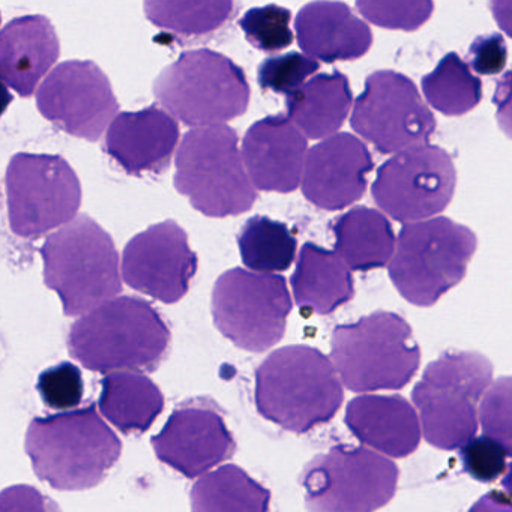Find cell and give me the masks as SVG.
I'll return each instance as SVG.
<instances>
[{"instance_id": "cell-1", "label": "cell", "mask_w": 512, "mask_h": 512, "mask_svg": "<svg viewBox=\"0 0 512 512\" xmlns=\"http://www.w3.org/2000/svg\"><path fill=\"white\" fill-rule=\"evenodd\" d=\"M169 326L149 302L115 298L80 317L70 331L71 355L98 373L157 370L169 352Z\"/></svg>"}, {"instance_id": "cell-2", "label": "cell", "mask_w": 512, "mask_h": 512, "mask_svg": "<svg viewBox=\"0 0 512 512\" xmlns=\"http://www.w3.org/2000/svg\"><path fill=\"white\" fill-rule=\"evenodd\" d=\"M26 452L38 478L56 490L80 491L106 479L122 445L92 404L34 419L26 433Z\"/></svg>"}, {"instance_id": "cell-3", "label": "cell", "mask_w": 512, "mask_h": 512, "mask_svg": "<svg viewBox=\"0 0 512 512\" xmlns=\"http://www.w3.org/2000/svg\"><path fill=\"white\" fill-rule=\"evenodd\" d=\"M343 386L332 362L310 346L275 350L256 370L257 412L293 433H307L334 418Z\"/></svg>"}, {"instance_id": "cell-4", "label": "cell", "mask_w": 512, "mask_h": 512, "mask_svg": "<svg viewBox=\"0 0 512 512\" xmlns=\"http://www.w3.org/2000/svg\"><path fill=\"white\" fill-rule=\"evenodd\" d=\"M44 280L67 316H85L121 293V263L112 236L92 218L77 217L41 248Z\"/></svg>"}, {"instance_id": "cell-5", "label": "cell", "mask_w": 512, "mask_h": 512, "mask_svg": "<svg viewBox=\"0 0 512 512\" xmlns=\"http://www.w3.org/2000/svg\"><path fill=\"white\" fill-rule=\"evenodd\" d=\"M331 358L341 382L350 391L401 389L418 371L421 349L403 317L376 311L334 329Z\"/></svg>"}, {"instance_id": "cell-6", "label": "cell", "mask_w": 512, "mask_h": 512, "mask_svg": "<svg viewBox=\"0 0 512 512\" xmlns=\"http://www.w3.org/2000/svg\"><path fill=\"white\" fill-rule=\"evenodd\" d=\"M478 241L448 218L418 221L401 229L389 275L395 289L418 307H431L466 277Z\"/></svg>"}, {"instance_id": "cell-7", "label": "cell", "mask_w": 512, "mask_h": 512, "mask_svg": "<svg viewBox=\"0 0 512 512\" xmlns=\"http://www.w3.org/2000/svg\"><path fill=\"white\" fill-rule=\"evenodd\" d=\"M238 134L227 125L194 128L176 155L175 187L206 217L244 214L257 199L239 152Z\"/></svg>"}, {"instance_id": "cell-8", "label": "cell", "mask_w": 512, "mask_h": 512, "mask_svg": "<svg viewBox=\"0 0 512 512\" xmlns=\"http://www.w3.org/2000/svg\"><path fill=\"white\" fill-rule=\"evenodd\" d=\"M491 379L493 365L476 352L443 353L425 368L412 398L430 445L452 451L473 439L478 430L476 404Z\"/></svg>"}, {"instance_id": "cell-9", "label": "cell", "mask_w": 512, "mask_h": 512, "mask_svg": "<svg viewBox=\"0 0 512 512\" xmlns=\"http://www.w3.org/2000/svg\"><path fill=\"white\" fill-rule=\"evenodd\" d=\"M154 94L173 119L203 128L244 115L251 89L235 62L211 50H194L163 70Z\"/></svg>"}, {"instance_id": "cell-10", "label": "cell", "mask_w": 512, "mask_h": 512, "mask_svg": "<svg viewBox=\"0 0 512 512\" xmlns=\"http://www.w3.org/2000/svg\"><path fill=\"white\" fill-rule=\"evenodd\" d=\"M397 464L370 449L338 445L305 464L308 512H374L394 499Z\"/></svg>"}, {"instance_id": "cell-11", "label": "cell", "mask_w": 512, "mask_h": 512, "mask_svg": "<svg viewBox=\"0 0 512 512\" xmlns=\"http://www.w3.org/2000/svg\"><path fill=\"white\" fill-rule=\"evenodd\" d=\"M290 311L292 299L280 275L230 269L218 278L212 292L218 331L248 352H266L280 343Z\"/></svg>"}, {"instance_id": "cell-12", "label": "cell", "mask_w": 512, "mask_h": 512, "mask_svg": "<svg viewBox=\"0 0 512 512\" xmlns=\"http://www.w3.org/2000/svg\"><path fill=\"white\" fill-rule=\"evenodd\" d=\"M7 197L11 230L34 239L76 218L82 185L58 155L17 154L7 170Z\"/></svg>"}, {"instance_id": "cell-13", "label": "cell", "mask_w": 512, "mask_h": 512, "mask_svg": "<svg viewBox=\"0 0 512 512\" xmlns=\"http://www.w3.org/2000/svg\"><path fill=\"white\" fill-rule=\"evenodd\" d=\"M350 124L380 154L425 145L436 130V119L415 83L395 71H376L365 80Z\"/></svg>"}, {"instance_id": "cell-14", "label": "cell", "mask_w": 512, "mask_h": 512, "mask_svg": "<svg viewBox=\"0 0 512 512\" xmlns=\"http://www.w3.org/2000/svg\"><path fill=\"white\" fill-rule=\"evenodd\" d=\"M457 184L445 149L422 145L386 161L371 187L374 202L392 220L418 223L445 211Z\"/></svg>"}, {"instance_id": "cell-15", "label": "cell", "mask_w": 512, "mask_h": 512, "mask_svg": "<svg viewBox=\"0 0 512 512\" xmlns=\"http://www.w3.org/2000/svg\"><path fill=\"white\" fill-rule=\"evenodd\" d=\"M44 118L71 136L97 142L118 115L119 104L106 74L89 61L59 65L37 95Z\"/></svg>"}, {"instance_id": "cell-16", "label": "cell", "mask_w": 512, "mask_h": 512, "mask_svg": "<svg viewBox=\"0 0 512 512\" xmlns=\"http://www.w3.org/2000/svg\"><path fill=\"white\" fill-rule=\"evenodd\" d=\"M199 260L187 233L175 221H164L134 236L124 250L125 283L164 304L181 301L197 272Z\"/></svg>"}, {"instance_id": "cell-17", "label": "cell", "mask_w": 512, "mask_h": 512, "mask_svg": "<svg viewBox=\"0 0 512 512\" xmlns=\"http://www.w3.org/2000/svg\"><path fill=\"white\" fill-rule=\"evenodd\" d=\"M152 445L164 464L190 479L229 460L236 449L220 409L206 398L176 407Z\"/></svg>"}, {"instance_id": "cell-18", "label": "cell", "mask_w": 512, "mask_h": 512, "mask_svg": "<svg viewBox=\"0 0 512 512\" xmlns=\"http://www.w3.org/2000/svg\"><path fill=\"white\" fill-rule=\"evenodd\" d=\"M373 169V157L361 140L352 134H335L305 157L302 193L317 208L341 211L362 199Z\"/></svg>"}, {"instance_id": "cell-19", "label": "cell", "mask_w": 512, "mask_h": 512, "mask_svg": "<svg viewBox=\"0 0 512 512\" xmlns=\"http://www.w3.org/2000/svg\"><path fill=\"white\" fill-rule=\"evenodd\" d=\"M242 154L254 188L292 193L301 184L307 140L289 119L268 116L247 131Z\"/></svg>"}, {"instance_id": "cell-20", "label": "cell", "mask_w": 512, "mask_h": 512, "mask_svg": "<svg viewBox=\"0 0 512 512\" xmlns=\"http://www.w3.org/2000/svg\"><path fill=\"white\" fill-rule=\"evenodd\" d=\"M179 140V125L158 107L121 113L107 130L106 151L125 172H161L169 166Z\"/></svg>"}, {"instance_id": "cell-21", "label": "cell", "mask_w": 512, "mask_h": 512, "mask_svg": "<svg viewBox=\"0 0 512 512\" xmlns=\"http://www.w3.org/2000/svg\"><path fill=\"white\" fill-rule=\"evenodd\" d=\"M59 58V40L43 16L20 17L0 31V82L31 97Z\"/></svg>"}, {"instance_id": "cell-22", "label": "cell", "mask_w": 512, "mask_h": 512, "mask_svg": "<svg viewBox=\"0 0 512 512\" xmlns=\"http://www.w3.org/2000/svg\"><path fill=\"white\" fill-rule=\"evenodd\" d=\"M295 29L307 58L326 64L356 61L373 44L371 29L343 2L305 5L296 16Z\"/></svg>"}, {"instance_id": "cell-23", "label": "cell", "mask_w": 512, "mask_h": 512, "mask_svg": "<svg viewBox=\"0 0 512 512\" xmlns=\"http://www.w3.org/2000/svg\"><path fill=\"white\" fill-rule=\"evenodd\" d=\"M349 430L365 445L392 458L413 454L421 425L409 401L400 395H361L346 409Z\"/></svg>"}, {"instance_id": "cell-24", "label": "cell", "mask_w": 512, "mask_h": 512, "mask_svg": "<svg viewBox=\"0 0 512 512\" xmlns=\"http://www.w3.org/2000/svg\"><path fill=\"white\" fill-rule=\"evenodd\" d=\"M296 305L305 314L328 316L355 296L352 275L343 260L319 245L305 244L292 277Z\"/></svg>"}, {"instance_id": "cell-25", "label": "cell", "mask_w": 512, "mask_h": 512, "mask_svg": "<svg viewBox=\"0 0 512 512\" xmlns=\"http://www.w3.org/2000/svg\"><path fill=\"white\" fill-rule=\"evenodd\" d=\"M352 89L340 71L320 74L287 98L292 124L308 139L334 136L349 116Z\"/></svg>"}, {"instance_id": "cell-26", "label": "cell", "mask_w": 512, "mask_h": 512, "mask_svg": "<svg viewBox=\"0 0 512 512\" xmlns=\"http://www.w3.org/2000/svg\"><path fill=\"white\" fill-rule=\"evenodd\" d=\"M332 232L337 256L353 271L385 268L394 254V230L388 218L376 209H352L337 218Z\"/></svg>"}, {"instance_id": "cell-27", "label": "cell", "mask_w": 512, "mask_h": 512, "mask_svg": "<svg viewBox=\"0 0 512 512\" xmlns=\"http://www.w3.org/2000/svg\"><path fill=\"white\" fill-rule=\"evenodd\" d=\"M101 413L122 433H145L164 409V395L143 373L116 371L103 380Z\"/></svg>"}, {"instance_id": "cell-28", "label": "cell", "mask_w": 512, "mask_h": 512, "mask_svg": "<svg viewBox=\"0 0 512 512\" xmlns=\"http://www.w3.org/2000/svg\"><path fill=\"white\" fill-rule=\"evenodd\" d=\"M269 503L271 491L235 464L202 476L191 490L193 512H269Z\"/></svg>"}, {"instance_id": "cell-29", "label": "cell", "mask_w": 512, "mask_h": 512, "mask_svg": "<svg viewBox=\"0 0 512 512\" xmlns=\"http://www.w3.org/2000/svg\"><path fill=\"white\" fill-rule=\"evenodd\" d=\"M238 5L232 0L172 2L148 0L146 17L161 31L178 38H200L215 34L235 16Z\"/></svg>"}, {"instance_id": "cell-30", "label": "cell", "mask_w": 512, "mask_h": 512, "mask_svg": "<svg viewBox=\"0 0 512 512\" xmlns=\"http://www.w3.org/2000/svg\"><path fill=\"white\" fill-rule=\"evenodd\" d=\"M238 244L242 262L256 274L287 271L295 262L298 247L286 224L260 215L245 221Z\"/></svg>"}, {"instance_id": "cell-31", "label": "cell", "mask_w": 512, "mask_h": 512, "mask_svg": "<svg viewBox=\"0 0 512 512\" xmlns=\"http://www.w3.org/2000/svg\"><path fill=\"white\" fill-rule=\"evenodd\" d=\"M422 92L428 104L445 116H463L482 100V83L470 73L457 53H448L430 74L422 79Z\"/></svg>"}, {"instance_id": "cell-32", "label": "cell", "mask_w": 512, "mask_h": 512, "mask_svg": "<svg viewBox=\"0 0 512 512\" xmlns=\"http://www.w3.org/2000/svg\"><path fill=\"white\" fill-rule=\"evenodd\" d=\"M292 14L278 5L253 8L239 20L248 43L260 52H281L292 46L293 32L290 29Z\"/></svg>"}, {"instance_id": "cell-33", "label": "cell", "mask_w": 512, "mask_h": 512, "mask_svg": "<svg viewBox=\"0 0 512 512\" xmlns=\"http://www.w3.org/2000/svg\"><path fill=\"white\" fill-rule=\"evenodd\" d=\"M356 8L368 22L380 28L413 32L430 19L434 4L431 0H358Z\"/></svg>"}, {"instance_id": "cell-34", "label": "cell", "mask_w": 512, "mask_h": 512, "mask_svg": "<svg viewBox=\"0 0 512 512\" xmlns=\"http://www.w3.org/2000/svg\"><path fill=\"white\" fill-rule=\"evenodd\" d=\"M319 70V64L301 53H287L266 59L259 67L257 82L260 88L275 94L292 95L305 80Z\"/></svg>"}, {"instance_id": "cell-35", "label": "cell", "mask_w": 512, "mask_h": 512, "mask_svg": "<svg viewBox=\"0 0 512 512\" xmlns=\"http://www.w3.org/2000/svg\"><path fill=\"white\" fill-rule=\"evenodd\" d=\"M37 389L41 400L50 409H74L82 403L85 395L82 371L71 362L55 365L41 374Z\"/></svg>"}, {"instance_id": "cell-36", "label": "cell", "mask_w": 512, "mask_h": 512, "mask_svg": "<svg viewBox=\"0 0 512 512\" xmlns=\"http://www.w3.org/2000/svg\"><path fill=\"white\" fill-rule=\"evenodd\" d=\"M511 451L502 443L488 436L470 439L461 446L460 458L467 475L476 481H496L500 476L509 472L508 460Z\"/></svg>"}, {"instance_id": "cell-37", "label": "cell", "mask_w": 512, "mask_h": 512, "mask_svg": "<svg viewBox=\"0 0 512 512\" xmlns=\"http://www.w3.org/2000/svg\"><path fill=\"white\" fill-rule=\"evenodd\" d=\"M485 436L511 451V379L502 377L491 385L481 406Z\"/></svg>"}, {"instance_id": "cell-38", "label": "cell", "mask_w": 512, "mask_h": 512, "mask_svg": "<svg viewBox=\"0 0 512 512\" xmlns=\"http://www.w3.org/2000/svg\"><path fill=\"white\" fill-rule=\"evenodd\" d=\"M508 61V49L502 35L493 34L476 38L470 47V65L482 76L502 73Z\"/></svg>"}, {"instance_id": "cell-39", "label": "cell", "mask_w": 512, "mask_h": 512, "mask_svg": "<svg viewBox=\"0 0 512 512\" xmlns=\"http://www.w3.org/2000/svg\"><path fill=\"white\" fill-rule=\"evenodd\" d=\"M0 512H61V509L37 488L13 485L0 491Z\"/></svg>"}, {"instance_id": "cell-40", "label": "cell", "mask_w": 512, "mask_h": 512, "mask_svg": "<svg viewBox=\"0 0 512 512\" xmlns=\"http://www.w3.org/2000/svg\"><path fill=\"white\" fill-rule=\"evenodd\" d=\"M469 512H511L509 494L502 491H491L482 496Z\"/></svg>"}, {"instance_id": "cell-41", "label": "cell", "mask_w": 512, "mask_h": 512, "mask_svg": "<svg viewBox=\"0 0 512 512\" xmlns=\"http://www.w3.org/2000/svg\"><path fill=\"white\" fill-rule=\"evenodd\" d=\"M13 103V95L8 91L7 86L4 83L0 82V118L7 112L10 104Z\"/></svg>"}]
</instances>
